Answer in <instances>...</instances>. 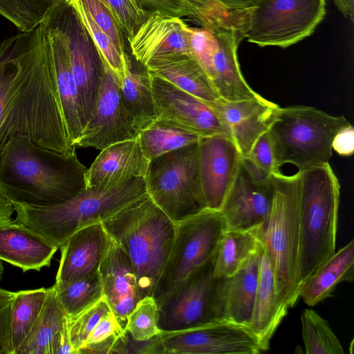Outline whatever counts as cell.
<instances>
[{
  "label": "cell",
  "instance_id": "cell-1",
  "mask_svg": "<svg viewBox=\"0 0 354 354\" xmlns=\"http://www.w3.org/2000/svg\"><path fill=\"white\" fill-rule=\"evenodd\" d=\"M86 171L76 152L65 154L17 135L0 151V193L12 204L57 205L86 187Z\"/></svg>",
  "mask_w": 354,
  "mask_h": 354
},
{
  "label": "cell",
  "instance_id": "cell-2",
  "mask_svg": "<svg viewBox=\"0 0 354 354\" xmlns=\"http://www.w3.org/2000/svg\"><path fill=\"white\" fill-rule=\"evenodd\" d=\"M147 195L144 178L113 186L86 187L73 198L57 205L12 204L14 221L59 248L77 231L102 223Z\"/></svg>",
  "mask_w": 354,
  "mask_h": 354
},
{
  "label": "cell",
  "instance_id": "cell-3",
  "mask_svg": "<svg viewBox=\"0 0 354 354\" xmlns=\"http://www.w3.org/2000/svg\"><path fill=\"white\" fill-rule=\"evenodd\" d=\"M102 224L128 257L140 298L153 296L171 250L175 222L147 194Z\"/></svg>",
  "mask_w": 354,
  "mask_h": 354
},
{
  "label": "cell",
  "instance_id": "cell-4",
  "mask_svg": "<svg viewBox=\"0 0 354 354\" xmlns=\"http://www.w3.org/2000/svg\"><path fill=\"white\" fill-rule=\"evenodd\" d=\"M299 172L301 284L336 250L340 185L329 162Z\"/></svg>",
  "mask_w": 354,
  "mask_h": 354
},
{
  "label": "cell",
  "instance_id": "cell-5",
  "mask_svg": "<svg viewBox=\"0 0 354 354\" xmlns=\"http://www.w3.org/2000/svg\"><path fill=\"white\" fill-rule=\"evenodd\" d=\"M299 172L272 174V199L259 241L271 262L277 295L281 306L292 308L299 298Z\"/></svg>",
  "mask_w": 354,
  "mask_h": 354
},
{
  "label": "cell",
  "instance_id": "cell-6",
  "mask_svg": "<svg viewBox=\"0 0 354 354\" xmlns=\"http://www.w3.org/2000/svg\"><path fill=\"white\" fill-rule=\"evenodd\" d=\"M349 124L309 106L280 107L268 130L277 168L289 163L302 171L328 163L334 136Z\"/></svg>",
  "mask_w": 354,
  "mask_h": 354
},
{
  "label": "cell",
  "instance_id": "cell-7",
  "mask_svg": "<svg viewBox=\"0 0 354 354\" xmlns=\"http://www.w3.org/2000/svg\"><path fill=\"white\" fill-rule=\"evenodd\" d=\"M186 5L187 16L215 38L212 83L221 99L234 102L257 97L259 94L246 82L236 53L245 38L250 10L228 12L201 0H186Z\"/></svg>",
  "mask_w": 354,
  "mask_h": 354
},
{
  "label": "cell",
  "instance_id": "cell-8",
  "mask_svg": "<svg viewBox=\"0 0 354 354\" xmlns=\"http://www.w3.org/2000/svg\"><path fill=\"white\" fill-rule=\"evenodd\" d=\"M198 142L152 158L144 177L148 196L175 223L207 208Z\"/></svg>",
  "mask_w": 354,
  "mask_h": 354
},
{
  "label": "cell",
  "instance_id": "cell-9",
  "mask_svg": "<svg viewBox=\"0 0 354 354\" xmlns=\"http://www.w3.org/2000/svg\"><path fill=\"white\" fill-rule=\"evenodd\" d=\"M226 229L221 211L209 208L175 223L171 250L153 295L158 306L190 272L214 257Z\"/></svg>",
  "mask_w": 354,
  "mask_h": 354
},
{
  "label": "cell",
  "instance_id": "cell-10",
  "mask_svg": "<svg viewBox=\"0 0 354 354\" xmlns=\"http://www.w3.org/2000/svg\"><path fill=\"white\" fill-rule=\"evenodd\" d=\"M60 33L76 84L82 129L95 108L105 61L68 0H59L45 19Z\"/></svg>",
  "mask_w": 354,
  "mask_h": 354
},
{
  "label": "cell",
  "instance_id": "cell-11",
  "mask_svg": "<svg viewBox=\"0 0 354 354\" xmlns=\"http://www.w3.org/2000/svg\"><path fill=\"white\" fill-rule=\"evenodd\" d=\"M326 14V0H257L250 9L248 41L287 48L310 36Z\"/></svg>",
  "mask_w": 354,
  "mask_h": 354
},
{
  "label": "cell",
  "instance_id": "cell-12",
  "mask_svg": "<svg viewBox=\"0 0 354 354\" xmlns=\"http://www.w3.org/2000/svg\"><path fill=\"white\" fill-rule=\"evenodd\" d=\"M134 353L143 354H259L263 353L250 328L217 321L175 331H161L146 342H136Z\"/></svg>",
  "mask_w": 354,
  "mask_h": 354
},
{
  "label": "cell",
  "instance_id": "cell-13",
  "mask_svg": "<svg viewBox=\"0 0 354 354\" xmlns=\"http://www.w3.org/2000/svg\"><path fill=\"white\" fill-rule=\"evenodd\" d=\"M213 258L190 272L158 306L161 331L222 321L218 302L219 279L214 275Z\"/></svg>",
  "mask_w": 354,
  "mask_h": 354
},
{
  "label": "cell",
  "instance_id": "cell-14",
  "mask_svg": "<svg viewBox=\"0 0 354 354\" xmlns=\"http://www.w3.org/2000/svg\"><path fill=\"white\" fill-rule=\"evenodd\" d=\"M272 199L270 176L242 157L234 180L219 209L227 229H259L268 217Z\"/></svg>",
  "mask_w": 354,
  "mask_h": 354
},
{
  "label": "cell",
  "instance_id": "cell-15",
  "mask_svg": "<svg viewBox=\"0 0 354 354\" xmlns=\"http://www.w3.org/2000/svg\"><path fill=\"white\" fill-rule=\"evenodd\" d=\"M118 85L117 77L105 62L95 108L75 144L76 147L102 150L117 142L138 137L133 120L121 101Z\"/></svg>",
  "mask_w": 354,
  "mask_h": 354
},
{
  "label": "cell",
  "instance_id": "cell-16",
  "mask_svg": "<svg viewBox=\"0 0 354 354\" xmlns=\"http://www.w3.org/2000/svg\"><path fill=\"white\" fill-rule=\"evenodd\" d=\"M204 102L216 115L242 157L246 156L257 139L270 129L280 108L260 95L240 101Z\"/></svg>",
  "mask_w": 354,
  "mask_h": 354
},
{
  "label": "cell",
  "instance_id": "cell-17",
  "mask_svg": "<svg viewBox=\"0 0 354 354\" xmlns=\"http://www.w3.org/2000/svg\"><path fill=\"white\" fill-rule=\"evenodd\" d=\"M149 75L156 120L172 122L199 136H227L217 117L203 101L161 77Z\"/></svg>",
  "mask_w": 354,
  "mask_h": 354
},
{
  "label": "cell",
  "instance_id": "cell-18",
  "mask_svg": "<svg viewBox=\"0 0 354 354\" xmlns=\"http://www.w3.org/2000/svg\"><path fill=\"white\" fill-rule=\"evenodd\" d=\"M198 162L201 187L206 207L219 210L241 160L236 147L223 135L201 136Z\"/></svg>",
  "mask_w": 354,
  "mask_h": 354
},
{
  "label": "cell",
  "instance_id": "cell-19",
  "mask_svg": "<svg viewBox=\"0 0 354 354\" xmlns=\"http://www.w3.org/2000/svg\"><path fill=\"white\" fill-rule=\"evenodd\" d=\"M188 26L180 17L151 14L127 39L131 53L144 66L151 60L178 54L192 55Z\"/></svg>",
  "mask_w": 354,
  "mask_h": 354
},
{
  "label": "cell",
  "instance_id": "cell-20",
  "mask_svg": "<svg viewBox=\"0 0 354 354\" xmlns=\"http://www.w3.org/2000/svg\"><path fill=\"white\" fill-rule=\"evenodd\" d=\"M99 272L103 297L120 325L125 330L127 316L141 298L131 263L120 243L110 235L109 244L101 261Z\"/></svg>",
  "mask_w": 354,
  "mask_h": 354
},
{
  "label": "cell",
  "instance_id": "cell-21",
  "mask_svg": "<svg viewBox=\"0 0 354 354\" xmlns=\"http://www.w3.org/2000/svg\"><path fill=\"white\" fill-rule=\"evenodd\" d=\"M109 244V235L102 223L77 231L59 247L55 284L69 283L97 271Z\"/></svg>",
  "mask_w": 354,
  "mask_h": 354
},
{
  "label": "cell",
  "instance_id": "cell-22",
  "mask_svg": "<svg viewBox=\"0 0 354 354\" xmlns=\"http://www.w3.org/2000/svg\"><path fill=\"white\" fill-rule=\"evenodd\" d=\"M148 164L138 137L117 142L101 150L87 169L86 187L113 186L135 178H144Z\"/></svg>",
  "mask_w": 354,
  "mask_h": 354
},
{
  "label": "cell",
  "instance_id": "cell-23",
  "mask_svg": "<svg viewBox=\"0 0 354 354\" xmlns=\"http://www.w3.org/2000/svg\"><path fill=\"white\" fill-rule=\"evenodd\" d=\"M261 246L260 243L236 272L218 279L221 320L249 328L257 286Z\"/></svg>",
  "mask_w": 354,
  "mask_h": 354
},
{
  "label": "cell",
  "instance_id": "cell-24",
  "mask_svg": "<svg viewBox=\"0 0 354 354\" xmlns=\"http://www.w3.org/2000/svg\"><path fill=\"white\" fill-rule=\"evenodd\" d=\"M288 310L279 301L272 264L261 245L257 286L249 328L257 338L263 353L269 349L270 340Z\"/></svg>",
  "mask_w": 354,
  "mask_h": 354
},
{
  "label": "cell",
  "instance_id": "cell-25",
  "mask_svg": "<svg viewBox=\"0 0 354 354\" xmlns=\"http://www.w3.org/2000/svg\"><path fill=\"white\" fill-rule=\"evenodd\" d=\"M58 248L44 237L15 222L0 227V260L23 272L39 271L48 267Z\"/></svg>",
  "mask_w": 354,
  "mask_h": 354
},
{
  "label": "cell",
  "instance_id": "cell-26",
  "mask_svg": "<svg viewBox=\"0 0 354 354\" xmlns=\"http://www.w3.org/2000/svg\"><path fill=\"white\" fill-rule=\"evenodd\" d=\"M150 75L161 77L178 88L204 102H217L221 97L199 63L187 54L157 58L145 66Z\"/></svg>",
  "mask_w": 354,
  "mask_h": 354
},
{
  "label": "cell",
  "instance_id": "cell-27",
  "mask_svg": "<svg viewBox=\"0 0 354 354\" xmlns=\"http://www.w3.org/2000/svg\"><path fill=\"white\" fill-rule=\"evenodd\" d=\"M51 55L58 92L69 139L76 147L82 129L80 120L77 91L72 74L64 40L56 29L46 19L42 22Z\"/></svg>",
  "mask_w": 354,
  "mask_h": 354
},
{
  "label": "cell",
  "instance_id": "cell-28",
  "mask_svg": "<svg viewBox=\"0 0 354 354\" xmlns=\"http://www.w3.org/2000/svg\"><path fill=\"white\" fill-rule=\"evenodd\" d=\"M354 279V240L335 250L310 277L301 284L299 297L313 307L331 297L341 282Z\"/></svg>",
  "mask_w": 354,
  "mask_h": 354
},
{
  "label": "cell",
  "instance_id": "cell-29",
  "mask_svg": "<svg viewBox=\"0 0 354 354\" xmlns=\"http://www.w3.org/2000/svg\"><path fill=\"white\" fill-rule=\"evenodd\" d=\"M118 86L121 101L140 133L156 120L151 78L146 67L141 72L133 71L126 55Z\"/></svg>",
  "mask_w": 354,
  "mask_h": 354
},
{
  "label": "cell",
  "instance_id": "cell-30",
  "mask_svg": "<svg viewBox=\"0 0 354 354\" xmlns=\"http://www.w3.org/2000/svg\"><path fill=\"white\" fill-rule=\"evenodd\" d=\"M67 317L54 286L48 288L40 312L16 354H50L53 340Z\"/></svg>",
  "mask_w": 354,
  "mask_h": 354
},
{
  "label": "cell",
  "instance_id": "cell-31",
  "mask_svg": "<svg viewBox=\"0 0 354 354\" xmlns=\"http://www.w3.org/2000/svg\"><path fill=\"white\" fill-rule=\"evenodd\" d=\"M258 229H226L213 258L214 275L216 278L233 274L259 248Z\"/></svg>",
  "mask_w": 354,
  "mask_h": 354
},
{
  "label": "cell",
  "instance_id": "cell-32",
  "mask_svg": "<svg viewBox=\"0 0 354 354\" xmlns=\"http://www.w3.org/2000/svg\"><path fill=\"white\" fill-rule=\"evenodd\" d=\"M47 288L15 292L10 314L6 354H16L42 307Z\"/></svg>",
  "mask_w": 354,
  "mask_h": 354
},
{
  "label": "cell",
  "instance_id": "cell-33",
  "mask_svg": "<svg viewBox=\"0 0 354 354\" xmlns=\"http://www.w3.org/2000/svg\"><path fill=\"white\" fill-rule=\"evenodd\" d=\"M201 136L172 122L155 120L138 136L145 157L152 158L197 142Z\"/></svg>",
  "mask_w": 354,
  "mask_h": 354
},
{
  "label": "cell",
  "instance_id": "cell-34",
  "mask_svg": "<svg viewBox=\"0 0 354 354\" xmlns=\"http://www.w3.org/2000/svg\"><path fill=\"white\" fill-rule=\"evenodd\" d=\"M53 286L68 318L79 315L103 297L99 270L81 279Z\"/></svg>",
  "mask_w": 354,
  "mask_h": 354
},
{
  "label": "cell",
  "instance_id": "cell-35",
  "mask_svg": "<svg viewBox=\"0 0 354 354\" xmlns=\"http://www.w3.org/2000/svg\"><path fill=\"white\" fill-rule=\"evenodd\" d=\"M301 334L307 354H344V348L328 322L312 309L301 315Z\"/></svg>",
  "mask_w": 354,
  "mask_h": 354
},
{
  "label": "cell",
  "instance_id": "cell-36",
  "mask_svg": "<svg viewBox=\"0 0 354 354\" xmlns=\"http://www.w3.org/2000/svg\"><path fill=\"white\" fill-rule=\"evenodd\" d=\"M129 337L111 312L101 318L77 354L127 353Z\"/></svg>",
  "mask_w": 354,
  "mask_h": 354
},
{
  "label": "cell",
  "instance_id": "cell-37",
  "mask_svg": "<svg viewBox=\"0 0 354 354\" xmlns=\"http://www.w3.org/2000/svg\"><path fill=\"white\" fill-rule=\"evenodd\" d=\"M59 0H0V16L19 32L29 31L41 24Z\"/></svg>",
  "mask_w": 354,
  "mask_h": 354
},
{
  "label": "cell",
  "instance_id": "cell-38",
  "mask_svg": "<svg viewBox=\"0 0 354 354\" xmlns=\"http://www.w3.org/2000/svg\"><path fill=\"white\" fill-rule=\"evenodd\" d=\"M158 322V306L153 296H146L128 315L125 331L133 341L146 342L161 333Z\"/></svg>",
  "mask_w": 354,
  "mask_h": 354
},
{
  "label": "cell",
  "instance_id": "cell-39",
  "mask_svg": "<svg viewBox=\"0 0 354 354\" xmlns=\"http://www.w3.org/2000/svg\"><path fill=\"white\" fill-rule=\"evenodd\" d=\"M68 1L76 10L103 59L120 83L124 75V60L126 53L123 55H120L108 35L95 22L81 0H68Z\"/></svg>",
  "mask_w": 354,
  "mask_h": 354
},
{
  "label": "cell",
  "instance_id": "cell-40",
  "mask_svg": "<svg viewBox=\"0 0 354 354\" xmlns=\"http://www.w3.org/2000/svg\"><path fill=\"white\" fill-rule=\"evenodd\" d=\"M112 312L104 297L96 304L80 314L68 318L71 339L75 354L84 345L88 336L101 318Z\"/></svg>",
  "mask_w": 354,
  "mask_h": 354
},
{
  "label": "cell",
  "instance_id": "cell-41",
  "mask_svg": "<svg viewBox=\"0 0 354 354\" xmlns=\"http://www.w3.org/2000/svg\"><path fill=\"white\" fill-rule=\"evenodd\" d=\"M112 13L122 32L129 39L145 21L149 14L143 11L134 0H100Z\"/></svg>",
  "mask_w": 354,
  "mask_h": 354
},
{
  "label": "cell",
  "instance_id": "cell-42",
  "mask_svg": "<svg viewBox=\"0 0 354 354\" xmlns=\"http://www.w3.org/2000/svg\"><path fill=\"white\" fill-rule=\"evenodd\" d=\"M188 43L192 56L202 66L212 82V62L216 48L214 35L205 28L189 26Z\"/></svg>",
  "mask_w": 354,
  "mask_h": 354
},
{
  "label": "cell",
  "instance_id": "cell-43",
  "mask_svg": "<svg viewBox=\"0 0 354 354\" xmlns=\"http://www.w3.org/2000/svg\"><path fill=\"white\" fill-rule=\"evenodd\" d=\"M97 25L108 35L120 53H125L122 30L112 13L100 0H81Z\"/></svg>",
  "mask_w": 354,
  "mask_h": 354
},
{
  "label": "cell",
  "instance_id": "cell-44",
  "mask_svg": "<svg viewBox=\"0 0 354 354\" xmlns=\"http://www.w3.org/2000/svg\"><path fill=\"white\" fill-rule=\"evenodd\" d=\"M245 157L269 176L280 171L276 165L272 143L268 131L257 139L249 153Z\"/></svg>",
  "mask_w": 354,
  "mask_h": 354
},
{
  "label": "cell",
  "instance_id": "cell-45",
  "mask_svg": "<svg viewBox=\"0 0 354 354\" xmlns=\"http://www.w3.org/2000/svg\"><path fill=\"white\" fill-rule=\"evenodd\" d=\"M145 12L181 17L187 16L185 0H134Z\"/></svg>",
  "mask_w": 354,
  "mask_h": 354
},
{
  "label": "cell",
  "instance_id": "cell-46",
  "mask_svg": "<svg viewBox=\"0 0 354 354\" xmlns=\"http://www.w3.org/2000/svg\"><path fill=\"white\" fill-rule=\"evenodd\" d=\"M332 149L342 156H350L353 153L354 129L351 123L335 134L332 142Z\"/></svg>",
  "mask_w": 354,
  "mask_h": 354
},
{
  "label": "cell",
  "instance_id": "cell-47",
  "mask_svg": "<svg viewBox=\"0 0 354 354\" xmlns=\"http://www.w3.org/2000/svg\"><path fill=\"white\" fill-rule=\"evenodd\" d=\"M75 354L72 345L68 317L63 326L55 335L50 348V354Z\"/></svg>",
  "mask_w": 354,
  "mask_h": 354
},
{
  "label": "cell",
  "instance_id": "cell-48",
  "mask_svg": "<svg viewBox=\"0 0 354 354\" xmlns=\"http://www.w3.org/2000/svg\"><path fill=\"white\" fill-rule=\"evenodd\" d=\"M13 296L0 301V354H6L8 324Z\"/></svg>",
  "mask_w": 354,
  "mask_h": 354
},
{
  "label": "cell",
  "instance_id": "cell-49",
  "mask_svg": "<svg viewBox=\"0 0 354 354\" xmlns=\"http://www.w3.org/2000/svg\"><path fill=\"white\" fill-rule=\"evenodd\" d=\"M15 213L13 205L0 193V227L12 224ZM4 268L0 260V281L3 278Z\"/></svg>",
  "mask_w": 354,
  "mask_h": 354
},
{
  "label": "cell",
  "instance_id": "cell-50",
  "mask_svg": "<svg viewBox=\"0 0 354 354\" xmlns=\"http://www.w3.org/2000/svg\"><path fill=\"white\" fill-rule=\"evenodd\" d=\"M228 12L250 10L257 0H205Z\"/></svg>",
  "mask_w": 354,
  "mask_h": 354
},
{
  "label": "cell",
  "instance_id": "cell-51",
  "mask_svg": "<svg viewBox=\"0 0 354 354\" xmlns=\"http://www.w3.org/2000/svg\"><path fill=\"white\" fill-rule=\"evenodd\" d=\"M338 10L344 17H348L352 21L354 18V0H333Z\"/></svg>",
  "mask_w": 354,
  "mask_h": 354
},
{
  "label": "cell",
  "instance_id": "cell-52",
  "mask_svg": "<svg viewBox=\"0 0 354 354\" xmlns=\"http://www.w3.org/2000/svg\"><path fill=\"white\" fill-rule=\"evenodd\" d=\"M14 294L15 292H11L0 288V301L6 298L12 297Z\"/></svg>",
  "mask_w": 354,
  "mask_h": 354
}]
</instances>
